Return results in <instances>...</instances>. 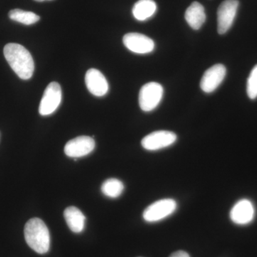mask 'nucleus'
<instances>
[{"mask_svg":"<svg viewBox=\"0 0 257 257\" xmlns=\"http://www.w3.org/2000/svg\"><path fill=\"white\" fill-rule=\"evenodd\" d=\"M86 85L89 92L96 96L105 95L109 90V84L104 74L96 69H90L85 75Z\"/></svg>","mask_w":257,"mask_h":257,"instance_id":"nucleus-12","label":"nucleus"},{"mask_svg":"<svg viewBox=\"0 0 257 257\" xmlns=\"http://www.w3.org/2000/svg\"><path fill=\"white\" fill-rule=\"evenodd\" d=\"M226 69L221 64H215L204 72L201 79V89L206 93H211L217 89L224 81Z\"/></svg>","mask_w":257,"mask_h":257,"instance_id":"nucleus-10","label":"nucleus"},{"mask_svg":"<svg viewBox=\"0 0 257 257\" xmlns=\"http://www.w3.org/2000/svg\"><path fill=\"white\" fill-rule=\"evenodd\" d=\"M25 241L37 253L43 254L50 247V234L47 225L42 219L33 218L25 226Z\"/></svg>","mask_w":257,"mask_h":257,"instance_id":"nucleus-2","label":"nucleus"},{"mask_svg":"<svg viewBox=\"0 0 257 257\" xmlns=\"http://www.w3.org/2000/svg\"><path fill=\"white\" fill-rule=\"evenodd\" d=\"M185 20L193 30H199L206 20L204 7L200 3L194 2L186 10Z\"/></svg>","mask_w":257,"mask_h":257,"instance_id":"nucleus-13","label":"nucleus"},{"mask_svg":"<svg viewBox=\"0 0 257 257\" xmlns=\"http://www.w3.org/2000/svg\"><path fill=\"white\" fill-rule=\"evenodd\" d=\"M157 5L153 0H139L133 9L135 18L139 21H145L156 13Z\"/></svg>","mask_w":257,"mask_h":257,"instance_id":"nucleus-15","label":"nucleus"},{"mask_svg":"<svg viewBox=\"0 0 257 257\" xmlns=\"http://www.w3.org/2000/svg\"><path fill=\"white\" fill-rule=\"evenodd\" d=\"M124 189V186L119 179L111 178L106 179L101 185V192L109 198L119 197Z\"/></svg>","mask_w":257,"mask_h":257,"instance_id":"nucleus-16","label":"nucleus"},{"mask_svg":"<svg viewBox=\"0 0 257 257\" xmlns=\"http://www.w3.org/2000/svg\"><path fill=\"white\" fill-rule=\"evenodd\" d=\"M255 209L253 203L248 199L238 201L230 211V219L238 225H246L253 221Z\"/></svg>","mask_w":257,"mask_h":257,"instance_id":"nucleus-11","label":"nucleus"},{"mask_svg":"<svg viewBox=\"0 0 257 257\" xmlns=\"http://www.w3.org/2000/svg\"><path fill=\"white\" fill-rule=\"evenodd\" d=\"M246 92L251 99L257 98V64L250 72L246 85Z\"/></svg>","mask_w":257,"mask_h":257,"instance_id":"nucleus-18","label":"nucleus"},{"mask_svg":"<svg viewBox=\"0 0 257 257\" xmlns=\"http://www.w3.org/2000/svg\"><path fill=\"white\" fill-rule=\"evenodd\" d=\"M64 219L74 233H80L85 226L86 217L84 214L75 207H69L64 211Z\"/></svg>","mask_w":257,"mask_h":257,"instance_id":"nucleus-14","label":"nucleus"},{"mask_svg":"<svg viewBox=\"0 0 257 257\" xmlns=\"http://www.w3.org/2000/svg\"><path fill=\"white\" fill-rule=\"evenodd\" d=\"M95 141L88 136H80L70 140L64 147V153L71 158L87 156L94 150Z\"/></svg>","mask_w":257,"mask_h":257,"instance_id":"nucleus-8","label":"nucleus"},{"mask_svg":"<svg viewBox=\"0 0 257 257\" xmlns=\"http://www.w3.org/2000/svg\"><path fill=\"white\" fill-rule=\"evenodd\" d=\"M164 89L157 82H150L145 84L140 89L139 103L144 111H151L156 109L163 96Z\"/></svg>","mask_w":257,"mask_h":257,"instance_id":"nucleus-4","label":"nucleus"},{"mask_svg":"<svg viewBox=\"0 0 257 257\" xmlns=\"http://www.w3.org/2000/svg\"><path fill=\"white\" fill-rule=\"evenodd\" d=\"M170 257H190L189 253L184 251H178L172 253Z\"/></svg>","mask_w":257,"mask_h":257,"instance_id":"nucleus-19","label":"nucleus"},{"mask_svg":"<svg viewBox=\"0 0 257 257\" xmlns=\"http://www.w3.org/2000/svg\"><path fill=\"white\" fill-rule=\"evenodd\" d=\"M5 59L20 79H30L35 71V63L31 54L23 45L10 43L4 48Z\"/></svg>","mask_w":257,"mask_h":257,"instance_id":"nucleus-1","label":"nucleus"},{"mask_svg":"<svg viewBox=\"0 0 257 257\" xmlns=\"http://www.w3.org/2000/svg\"><path fill=\"white\" fill-rule=\"evenodd\" d=\"M125 47L137 54H148L155 50V44L151 38L143 34L128 33L123 37Z\"/></svg>","mask_w":257,"mask_h":257,"instance_id":"nucleus-9","label":"nucleus"},{"mask_svg":"<svg viewBox=\"0 0 257 257\" xmlns=\"http://www.w3.org/2000/svg\"><path fill=\"white\" fill-rule=\"evenodd\" d=\"M177 137L175 133L170 131L154 132L147 135L142 140V146L148 151H157L170 147L177 141Z\"/></svg>","mask_w":257,"mask_h":257,"instance_id":"nucleus-6","label":"nucleus"},{"mask_svg":"<svg viewBox=\"0 0 257 257\" xmlns=\"http://www.w3.org/2000/svg\"><path fill=\"white\" fill-rule=\"evenodd\" d=\"M177 208V203L175 199H160L147 207L143 212V219L147 222H157L172 215Z\"/></svg>","mask_w":257,"mask_h":257,"instance_id":"nucleus-3","label":"nucleus"},{"mask_svg":"<svg viewBox=\"0 0 257 257\" xmlns=\"http://www.w3.org/2000/svg\"><path fill=\"white\" fill-rule=\"evenodd\" d=\"M62 101V89L57 82H51L42 96L39 112L42 116L52 114L57 110Z\"/></svg>","mask_w":257,"mask_h":257,"instance_id":"nucleus-5","label":"nucleus"},{"mask_svg":"<svg viewBox=\"0 0 257 257\" xmlns=\"http://www.w3.org/2000/svg\"><path fill=\"white\" fill-rule=\"evenodd\" d=\"M9 17L12 20L25 25H33L40 20V16L35 13L20 9L11 10L9 13Z\"/></svg>","mask_w":257,"mask_h":257,"instance_id":"nucleus-17","label":"nucleus"},{"mask_svg":"<svg viewBox=\"0 0 257 257\" xmlns=\"http://www.w3.org/2000/svg\"><path fill=\"white\" fill-rule=\"evenodd\" d=\"M35 1H37V2H43V1H45V0H35Z\"/></svg>","mask_w":257,"mask_h":257,"instance_id":"nucleus-20","label":"nucleus"},{"mask_svg":"<svg viewBox=\"0 0 257 257\" xmlns=\"http://www.w3.org/2000/svg\"><path fill=\"white\" fill-rule=\"evenodd\" d=\"M239 3L237 0H225L217 11L218 32L224 35L232 26Z\"/></svg>","mask_w":257,"mask_h":257,"instance_id":"nucleus-7","label":"nucleus"}]
</instances>
